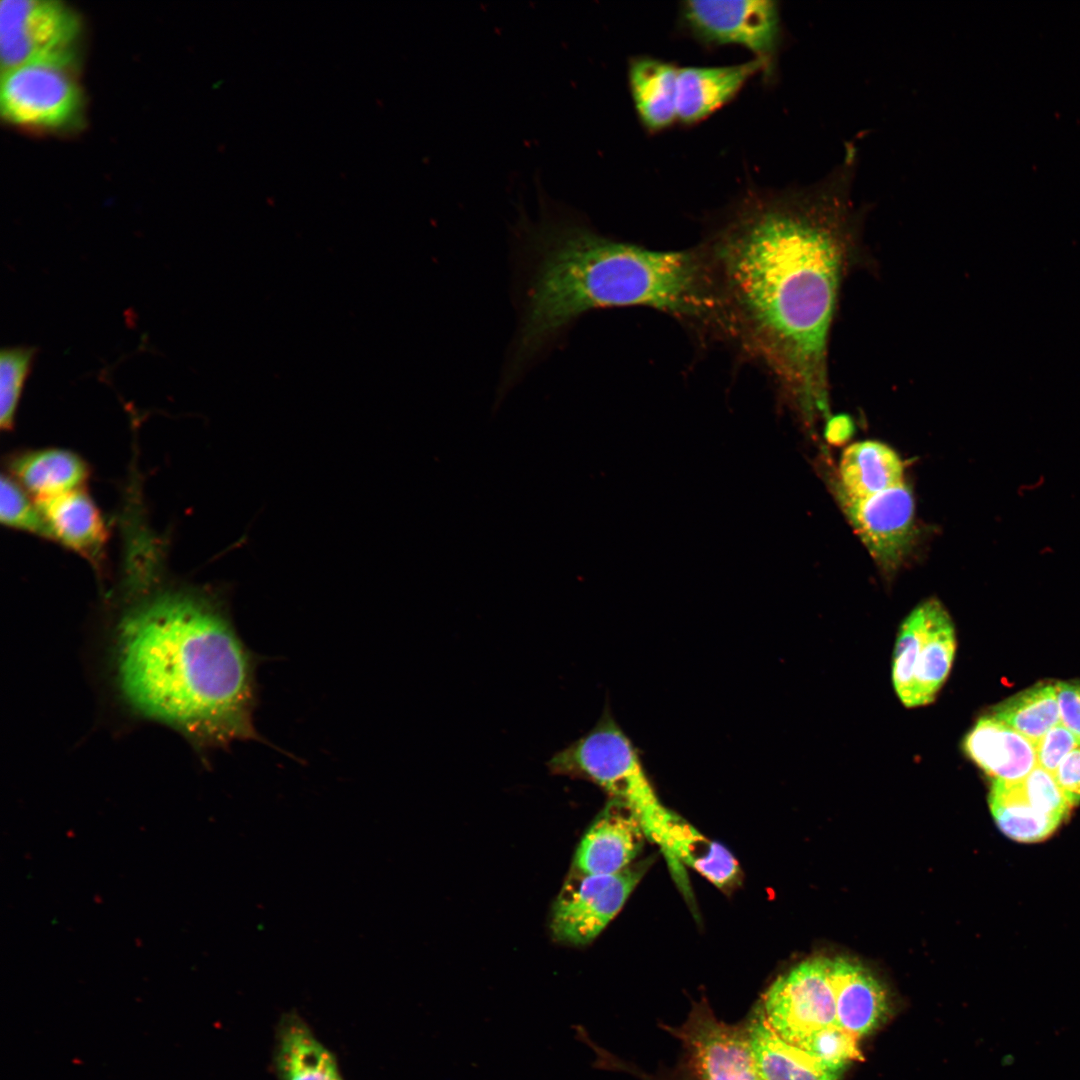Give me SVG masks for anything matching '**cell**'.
<instances>
[{
	"instance_id": "6da1fadb",
	"label": "cell",
	"mask_w": 1080,
	"mask_h": 1080,
	"mask_svg": "<svg viewBox=\"0 0 1080 1080\" xmlns=\"http://www.w3.org/2000/svg\"><path fill=\"white\" fill-rule=\"evenodd\" d=\"M856 151L816 185L753 196L718 234L710 258L740 334L803 418L828 413V339L856 255Z\"/></svg>"
},
{
	"instance_id": "7a4b0ae2",
	"label": "cell",
	"mask_w": 1080,
	"mask_h": 1080,
	"mask_svg": "<svg viewBox=\"0 0 1080 1080\" xmlns=\"http://www.w3.org/2000/svg\"><path fill=\"white\" fill-rule=\"evenodd\" d=\"M515 235L520 317L502 374L507 384L515 385L581 316L596 309L646 306L730 331L709 255L611 239L543 192L537 218L519 214Z\"/></svg>"
},
{
	"instance_id": "3957f363",
	"label": "cell",
	"mask_w": 1080,
	"mask_h": 1080,
	"mask_svg": "<svg viewBox=\"0 0 1080 1080\" xmlns=\"http://www.w3.org/2000/svg\"><path fill=\"white\" fill-rule=\"evenodd\" d=\"M257 663L210 591L156 590L119 627L116 672L127 702L205 745L261 739L253 724Z\"/></svg>"
},
{
	"instance_id": "277c9868",
	"label": "cell",
	"mask_w": 1080,
	"mask_h": 1080,
	"mask_svg": "<svg viewBox=\"0 0 1080 1080\" xmlns=\"http://www.w3.org/2000/svg\"><path fill=\"white\" fill-rule=\"evenodd\" d=\"M548 767L605 789L636 815L647 838L669 859L672 829L681 817L661 803L630 740L609 712L587 734L553 755Z\"/></svg>"
},
{
	"instance_id": "5b68a950",
	"label": "cell",
	"mask_w": 1080,
	"mask_h": 1080,
	"mask_svg": "<svg viewBox=\"0 0 1080 1080\" xmlns=\"http://www.w3.org/2000/svg\"><path fill=\"white\" fill-rule=\"evenodd\" d=\"M80 32L78 15L62 2L4 0L0 4L3 70L34 62L72 65Z\"/></svg>"
},
{
	"instance_id": "8992f818",
	"label": "cell",
	"mask_w": 1080,
	"mask_h": 1080,
	"mask_svg": "<svg viewBox=\"0 0 1080 1080\" xmlns=\"http://www.w3.org/2000/svg\"><path fill=\"white\" fill-rule=\"evenodd\" d=\"M71 65L34 62L3 70L0 104L10 122L30 128L59 129L79 119L80 88Z\"/></svg>"
},
{
	"instance_id": "52a82bcc",
	"label": "cell",
	"mask_w": 1080,
	"mask_h": 1080,
	"mask_svg": "<svg viewBox=\"0 0 1080 1080\" xmlns=\"http://www.w3.org/2000/svg\"><path fill=\"white\" fill-rule=\"evenodd\" d=\"M689 31L707 44H734L748 49L773 73L781 41L779 8L771 0H693L681 4Z\"/></svg>"
},
{
	"instance_id": "ba28073f",
	"label": "cell",
	"mask_w": 1080,
	"mask_h": 1080,
	"mask_svg": "<svg viewBox=\"0 0 1080 1080\" xmlns=\"http://www.w3.org/2000/svg\"><path fill=\"white\" fill-rule=\"evenodd\" d=\"M760 1005L771 1028L798 1046L812 1032L836 1025L831 959H807L779 976Z\"/></svg>"
},
{
	"instance_id": "9c48e42d",
	"label": "cell",
	"mask_w": 1080,
	"mask_h": 1080,
	"mask_svg": "<svg viewBox=\"0 0 1080 1080\" xmlns=\"http://www.w3.org/2000/svg\"><path fill=\"white\" fill-rule=\"evenodd\" d=\"M663 1028L682 1044L693 1080H763L746 1023H724L697 1004L680 1026Z\"/></svg>"
},
{
	"instance_id": "30bf717a",
	"label": "cell",
	"mask_w": 1080,
	"mask_h": 1080,
	"mask_svg": "<svg viewBox=\"0 0 1080 1080\" xmlns=\"http://www.w3.org/2000/svg\"><path fill=\"white\" fill-rule=\"evenodd\" d=\"M647 866L645 862L615 874L571 875L553 908L555 938L573 945L591 942L621 910Z\"/></svg>"
},
{
	"instance_id": "8fae6325",
	"label": "cell",
	"mask_w": 1080,
	"mask_h": 1080,
	"mask_svg": "<svg viewBox=\"0 0 1080 1080\" xmlns=\"http://www.w3.org/2000/svg\"><path fill=\"white\" fill-rule=\"evenodd\" d=\"M849 523L875 562L895 570L915 538V503L911 487L903 482L866 498H850L835 488Z\"/></svg>"
},
{
	"instance_id": "7c38bea8",
	"label": "cell",
	"mask_w": 1080,
	"mask_h": 1080,
	"mask_svg": "<svg viewBox=\"0 0 1080 1080\" xmlns=\"http://www.w3.org/2000/svg\"><path fill=\"white\" fill-rule=\"evenodd\" d=\"M647 838L636 815L614 801L597 818L580 842L576 855L577 872L590 875L615 874L630 866Z\"/></svg>"
},
{
	"instance_id": "4fadbf2b",
	"label": "cell",
	"mask_w": 1080,
	"mask_h": 1080,
	"mask_svg": "<svg viewBox=\"0 0 1080 1080\" xmlns=\"http://www.w3.org/2000/svg\"><path fill=\"white\" fill-rule=\"evenodd\" d=\"M831 977L838 1026L861 1039L887 1020V991L870 970L854 960L836 958L831 959Z\"/></svg>"
},
{
	"instance_id": "5bb4252c",
	"label": "cell",
	"mask_w": 1080,
	"mask_h": 1080,
	"mask_svg": "<svg viewBox=\"0 0 1080 1080\" xmlns=\"http://www.w3.org/2000/svg\"><path fill=\"white\" fill-rule=\"evenodd\" d=\"M759 71L756 58L725 66L679 67L677 76V120L690 125L700 122L730 102Z\"/></svg>"
},
{
	"instance_id": "9a60e30c",
	"label": "cell",
	"mask_w": 1080,
	"mask_h": 1080,
	"mask_svg": "<svg viewBox=\"0 0 1080 1080\" xmlns=\"http://www.w3.org/2000/svg\"><path fill=\"white\" fill-rule=\"evenodd\" d=\"M962 746L993 780H1022L1037 765L1034 743L992 715L977 721Z\"/></svg>"
},
{
	"instance_id": "2e32d148",
	"label": "cell",
	"mask_w": 1080,
	"mask_h": 1080,
	"mask_svg": "<svg viewBox=\"0 0 1080 1080\" xmlns=\"http://www.w3.org/2000/svg\"><path fill=\"white\" fill-rule=\"evenodd\" d=\"M36 502L47 537L88 560H99L107 529L97 505L82 488Z\"/></svg>"
},
{
	"instance_id": "e0dca14e",
	"label": "cell",
	"mask_w": 1080,
	"mask_h": 1080,
	"mask_svg": "<svg viewBox=\"0 0 1080 1080\" xmlns=\"http://www.w3.org/2000/svg\"><path fill=\"white\" fill-rule=\"evenodd\" d=\"M273 1067L279 1080H344L333 1053L296 1013L278 1024Z\"/></svg>"
},
{
	"instance_id": "ac0fdd59",
	"label": "cell",
	"mask_w": 1080,
	"mask_h": 1080,
	"mask_svg": "<svg viewBox=\"0 0 1080 1080\" xmlns=\"http://www.w3.org/2000/svg\"><path fill=\"white\" fill-rule=\"evenodd\" d=\"M676 65L661 59L639 56L628 66L632 101L642 125L651 132L661 131L677 120Z\"/></svg>"
},
{
	"instance_id": "d6986e66",
	"label": "cell",
	"mask_w": 1080,
	"mask_h": 1080,
	"mask_svg": "<svg viewBox=\"0 0 1080 1080\" xmlns=\"http://www.w3.org/2000/svg\"><path fill=\"white\" fill-rule=\"evenodd\" d=\"M924 602L926 628L917 657L911 707L934 700L949 675L956 650L955 630L949 613L935 598Z\"/></svg>"
},
{
	"instance_id": "ffe728a7",
	"label": "cell",
	"mask_w": 1080,
	"mask_h": 1080,
	"mask_svg": "<svg viewBox=\"0 0 1080 1080\" xmlns=\"http://www.w3.org/2000/svg\"><path fill=\"white\" fill-rule=\"evenodd\" d=\"M10 469L12 477L35 501L80 489L88 477L83 459L60 448L23 452L12 459Z\"/></svg>"
},
{
	"instance_id": "44dd1931",
	"label": "cell",
	"mask_w": 1080,
	"mask_h": 1080,
	"mask_svg": "<svg viewBox=\"0 0 1080 1080\" xmlns=\"http://www.w3.org/2000/svg\"><path fill=\"white\" fill-rule=\"evenodd\" d=\"M840 482L835 488L850 498H866L904 482V466L898 454L884 443L866 440L849 445L839 464Z\"/></svg>"
},
{
	"instance_id": "7402d4cb",
	"label": "cell",
	"mask_w": 1080,
	"mask_h": 1080,
	"mask_svg": "<svg viewBox=\"0 0 1080 1080\" xmlns=\"http://www.w3.org/2000/svg\"><path fill=\"white\" fill-rule=\"evenodd\" d=\"M763 1080H839L803 1050L784 1041L769 1025L757 1004L745 1022Z\"/></svg>"
},
{
	"instance_id": "603a6c76",
	"label": "cell",
	"mask_w": 1080,
	"mask_h": 1080,
	"mask_svg": "<svg viewBox=\"0 0 1080 1080\" xmlns=\"http://www.w3.org/2000/svg\"><path fill=\"white\" fill-rule=\"evenodd\" d=\"M989 803L993 818L1000 830L1017 841L1043 840L1060 824L1029 803L1020 780H993Z\"/></svg>"
},
{
	"instance_id": "cb8c5ba5",
	"label": "cell",
	"mask_w": 1080,
	"mask_h": 1080,
	"mask_svg": "<svg viewBox=\"0 0 1080 1080\" xmlns=\"http://www.w3.org/2000/svg\"><path fill=\"white\" fill-rule=\"evenodd\" d=\"M992 716L1035 745L1050 728L1060 723L1055 683L1041 682L1021 691L995 706Z\"/></svg>"
},
{
	"instance_id": "d4e9b609",
	"label": "cell",
	"mask_w": 1080,
	"mask_h": 1080,
	"mask_svg": "<svg viewBox=\"0 0 1080 1080\" xmlns=\"http://www.w3.org/2000/svg\"><path fill=\"white\" fill-rule=\"evenodd\" d=\"M677 860L701 874L718 888L736 884L740 867L733 854L694 828L677 851Z\"/></svg>"
},
{
	"instance_id": "484cf974",
	"label": "cell",
	"mask_w": 1080,
	"mask_h": 1080,
	"mask_svg": "<svg viewBox=\"0 0 1080 1080\" xmlns=\"http://www.w3.org/2000/svg\"><path fill=\"white\" fill-rule=\"evenodd\" d=\"M926 628L925 602L917 605L898 631L892 664V681L901 702L911 707L918 652Z\"/></svg>"
},
{
	"instance_id": "4316f807",
	"label": "cell",
	"mask_w": 1080,
	"mask_h": 1080,
	"mask_svg": "<svg viewBox=\"0 0 1080 1080\" xmlns=\"http://www.w3.org/2000/svg\"><path fill=\"white\" fill-rule=\"evenodd\" d=\"M858 1041L857 1037L836 1024L812 1032L796 1047L811 1056L824 1070L842 1075L852 1063L863 1060Z\"/></svg>"
},
{
	"instance_id": "83f0119b",
	"label": "cell",
	"mask_w": 1080,
	"mask_h": 1080,
	"mask_svg": "<svg viewBox=\"0 0 1080 1080\" xmlns=\"http://www.w3.org/2000/svg\"><path fill=\"white\" fill-rule=\"evenodd\" d=\"M36 354L35 347H6L0 353V426L10 430Z\"/></svg>"
},
{
	"instance_id": "f1b7e54d",
	"label": "cell",
	"mask_w": 1080,
	"mask_h": 1080,
	"mask_svg": "<svg viewBox=\"0 0 1080 1080\" xmlns=\"http://www.w3.org/2000/svg\"><path fill=\"white\" fill-rule=\"evenodd\" d=\"M0 483L1 523L15 530L47 536L42 514L33 497L12 476L3 474Z\"/></svg>"
},
{
	"instance_id": "f546056e",
	"label": "cell",
	"mask_w": 1080,
	"mask_h": 1080,
	"mask_svg": "<svg viewBox=\"0 0 1080 1080\" xmlns=\"http://www.w3.org/2000/svg\"><path fill=\"white\" fill-rule=\"evenodd\" d=\"M1020 783L1027 800L1038 811L1059 823L1069 814L1072 805L1054 775L1041 766L1036 765Z\"/></svg>"
},
{
	"instance_id": "4dcf8cb0",
	"label": "cell",
	"mask_w": 1080,
	"mask_h": 1080,
	"mask_svg": "<svg viewBox=\"0 0 1080 1080\" xmlns=\"http://www.w3.org/2000/svg\"><path fill=\"white\" fill-rule=\"evenodd\" d=\"M1079 744L1080 740L1060 722L1035 744L1037 765L1054 774L1063 758Z\"/></svg>"
},
{
	"instance_id": "1f68e13d",
	"label": "cell",
	"mask_w": 1080,
	"mask_h": 1080,
	"mask_svg": "<svg viewBox=\"0 0 1080 1080\" xmlns=\"http://www.w3.org/2000/svg\"><path fill=\"white\" fill-rule=\"evenodd\" d=\"M1060 722L1080 740V680L1055 683Z\"/></svg>"
},
{
	"instance_id": "d6a6232c",
	"label": "cell",
	"mask_w": 1080,
	"mask_h": 1080,
	"mask_svg": "<svg viewBox=\"0 0 1080 1080\" xmlns=\"http://www.w3.org/2000/svg\"><path fill=\"white\" fill-rule=\"evenodd\" d=\"M1053 775L1074 807L1080 801V744L1063 758Z\"/></svg>"
},
{
	"instance_id": "836d02e7",
	"label": "cell",
	"mask_w": 1080,
	"mask_h": 1080,
	"mask_svg": "<svg viewBox=\"0 0 1080 1080\" xmlns=\"http://www.w3.org/2000/svg\"><path fill=\"white\" fill-rule=\"evenodd\" d=\"M854 423L848 415L831 416L825 428V437L833 445L848 441L854 433Z\"/></svg>"
},
{
	"instance_id": "e575fe53",
	"label": "cell",
	"mask_w": 1080,
	"mask_h": 1080,
	"mask_svg": "<svg viewBox=\"0 0 1080 1080\" xmlns=\"http://www.w3.org/2000/svg\"><path fill=\"white\" fill-rule=\"evenodd\" d=\"M598 1055L600 1063L602 1065H606L610 1068L614 1067V1069L629 1072L641 1080H664L657 1076L655 1077L653 1075L647 1074L645 1073V1071L635 1067L634 1065H630V1063H626L613 1055L608 1056V1053L602 1052L601 1049H598Z\"/></svg>"
}]
</instances>
